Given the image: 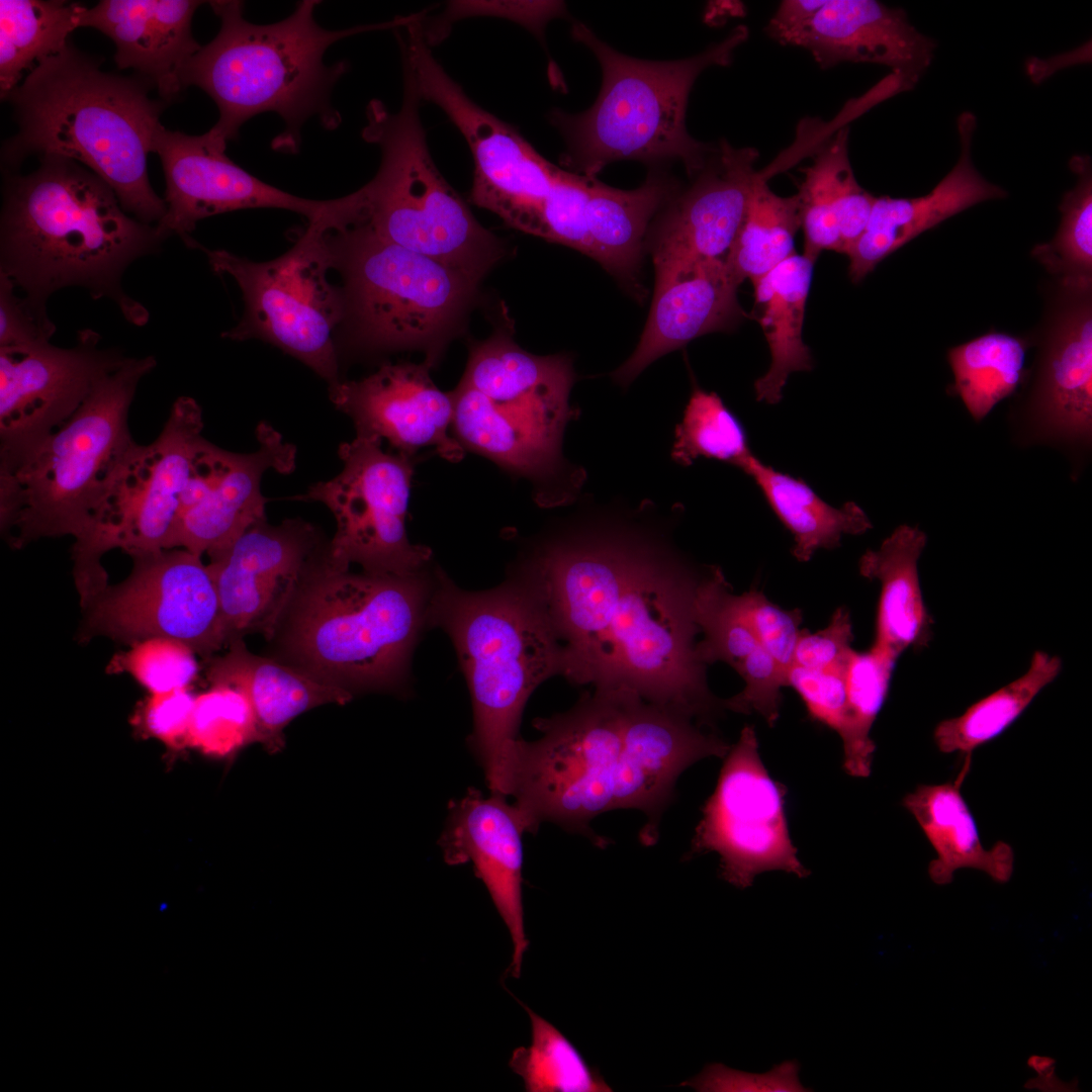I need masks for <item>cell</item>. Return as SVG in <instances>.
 Returning a JSON list of instances; mask_svg holds the SVG:
<instances>
[{
  "instance_id": "18",
  "label": "cell",
  "mask_w": 1092,
  "mask_h": 1092,
  "mask_svg": "<svg viewBox=\"0 0 1092 1092\" xmlns=\"http://www.w3.org/2000/svg\"><path fill=\"white\" fill-rule=\"evenodd\" d=\"M713 794L702 809L691 844V855L716 852L721 877L747 888L767 871H785L805 878L790 836L787 788L764 766L755 729L745 725L730 747Z\"/></svg>"
},
{
  "instance_id": "9",
  "label": "cell",
  "mask_w": 1092,
  "mask_h": 1092,
  "mask_svg": "<svg viewBox=\"0 0 1092 1092\" xmlns=\"http://www.w3.org/2000/svg\"><path fill=\"white\" fill-rule=\"evenodd\" d=\"M422 102L405 71L397 112L380 100L369 102L362 136L379 147L381 162L373 179L358 190L357 223L479 281L502 259L503 244L477 221L436 167L420 116Z\"/></svg>"
},
{
  "instance_id": "47",
  "label": "cell",
  "mask_w": 1092,
  "mask_h": 1092,
  "mask_svg": "<svg viewBox=\"0 0 1092 1092\" xmlns=\"http://www.w3.org/2000/svg\"><path fill=\"white\" fill-rule=\"evenodd\" d=\"M751 454L743 425L721 397L694 387L675 429L672 460L689 466L699 457H705L739 468Z\"/></svg>"
},
{
  "instance_id": "38",
  "label": "cell",
  "mask_w": 1092,
  "mask_h": 1092,
  "mask_svg": "<svg viewBox=\"0 0 1092 1092\" xmlns=\"http://www.w3.org/2000/svg\"><path fill=\"white\" fill-rule=\"evenodd\" d=\"M753 479L768 506L792 534L793 556L808 562L821 549L833 550L845 535H861L873 525L854 502L835 508L802 478L778 471L751 454L739 467Z\"/></svg>"
},
{
  "instance_id": "28",
  "label": "cell",
  "mask_w": 1092,
  "mask_h": 1092,
  "mask_svg": "<svg viewBox=\"0 0 1092 1092\" xmlns=\"http://www.w3.org/2000/svg\"><path fill=\"white\" fill-rule=\"evenodd\" d=\"M195 0H102L84 7L80 27H92L114 42L119 69L149 80L165 103L183 90V72L201 46L192 34Z\"/></svg>"
},
{
  "instance_id": "25",
  "label": "cell",
  "mask_w": 1092,
  "mask_h": 1092,
  "mask_svg": "<svg viewBox=\"0 0 1092 1092\" xmlns=\"http://www.w3.org/2000/svg\"><path fill=\"white\" fill-rule=\"evenodd\" d=\"M506 798L469 789L452 801L439 845L447 863L473 864L510 932V972L518 978L529 945L522 903V836L529 831L519 809Z\"/></svg>"
},
{
  "instance_id": "3",
  "label": "cell",
  "mask_w": 1092,
  "mask_h": 1092,
  "mask_svg": "<svg viewBox=\"0 0 1092 1092\" xmlns=\"http://www.w3.org/2000/svg\"><path fill=\"white\" fill-rule=\"evenodd\" d=\"M100 59L71 42L39 63L7 96L17 131L4 142V172L31 156L74 160L99 176L122 208L156 224L166 203L151 186L147 158L166 103L152 83L101 69Z\"/></svg>"
},
{
  "instance_id": "46",
  "label": "cell",
  "mask_w": 1092,
  "mask_h": 1092,
  "mask_svg": "<svg viewBox=\"0 0 1092 1092\" xmlns=\"http://www.w3.org/2000/svg\"><path fill=\"white\" fill-rule=\"evenodd\" d=\"M1070 168L1077 183L1059 206L1062 218L1056 236L1036 245L1031 256L1058 279H1092V167L1088 156H1074Z\"/></svg>"
},
{
  "instance_id": "27",
  "label": "cell",
  "mask_w": 1092,
  "mask_h": 1092,
  "mask_svg": "<svg viewBox=\"0 0 1092 1092\" xmlns=\"http://www.w3.org/2000/svg\"><path fill=\"white\" fill-rule=\"evenodd\" d=\"M789 46L808 51L821 69L844 63L885 66L911 89L936 48L901 8L876 0H827Z\"/></svg>"
},
{
  "instance_id": "23",
  "label": "cell",
  "mask_w": 1092,
  "mask_h": 1092,
  "mask_svg": "<svg viewBox=\"0 0 1092 1092\" xmlns=\"http://www.w3.org/2000/svg\"><path fill=\"white\" fill-rule=\"evenodd\" d=\"M431 367L426 361L386 363L367 377L330 387V398L352 419L356 435L386 439L408 456L433 446L443 459L458 462L465 449L449 433L453 395L435 385Z\"/></svg>"
},
{
  "instance_id": "52",
  "label": "cell",
  "mask_w": 1092,
  "mask_h": 1092,
  "mask_svg": "<svg viewBox=\"0 0 1092 1092\" xmlns=\"http://www.w3.org/2000/svg\"><path fill=\"white\" fill-rule=\"evenodd\" d=\"M787 687L803 701L811 720L836 732L843 741L848 731L845 666L808 669L793 665L787 672Z\"/></svg>"
},
{
  "instance_id": "15",
  "label": "cell",
  "mask_w": 1092,
  "mask_h": 1092,
  "mask_svg": "<svg viewBox=\"0 0 1092 1092\" xmlns=\"http://www.w3.org/2000/svg\"><path fill=\"white\" fill-rule=\"evenodd\" d=\"M1027 338L1036 353L1009 415L1015 443L1059 447L1081 468L1092 444V279L1054 278Z\"/></svg>"
},
{
  "instance_id": "19",
  "label": "cell",
  "mask_w": 1092,
  "mask_h": 1092,
  "mask_svg": "<svg viewBox=\"0 0 1092 1092\" xmlns=\"http://www.w3.org/2000/svg\"><path fill=\"white\" fill-rule=\"evenodd\" d=\"M226 141L209 129L200 135L157 127L152 153L159 156L166 182V213L155 224L165 241L178 235L190 248L196 223L208 216L249 208L296 212L308 223L340 226L350 210L348 196L312 200L278 189L245 171L225 154Z\"/></svg>"
},
{
  "instance_id": "57",
  "label": "cell",
  "mask_w": 1092,
  "mask_h": 1092,
  "mask_svg": "<svg viewBox=\"0 0 1092 1092\" xmlns=\"http://www.w3.org/2000/svg\"><path fill=\"white\" fill-rule=\"evenodd\" d=\"M496 6L497 8L493 2H453L448 6L445 21L452 16L457 19L460 15H499L525 25L537 36H541L549 20L565 13V6L560 2H500V5Z\"/></svg>"
},
{
  "instance_id": "32",
  "label": "cell",
  "mask_w": 1092,
  "mask_h": 1092,
  "mask_svg": "<svg viewBox=\"0 0 1092 1092\" xmlns=\"http://www.w3.org/2000/svg\"><path fill=\"white\" fill-rule=\"evenodd\" d=\"M209 669L213 686L240 693L248 702L258 741L271 752L283 746L284 728L300 714L326 704L345 705L353 696L303 670L249 651L241 638Z\"/></svg>"
},
{
  "instance_id": "21",
  "label": "cell",
  "mask_w": 1092,
  "mask_h": 1092,
  "mask_svg": "<svg viewBox=\"0 0 1092 1092\" xmlns=\"http://www.w3.org/2000/svg\"><path fill=\"white\" fill-rule=\"evenodd\" d=\"M454 437L465 450L530 480L535 493L562 485L572 466L562 457L563 431L575 412L569 396L490 400L459 382L452 391Z\"/></svg>"
},
{
  "instance_id": "29",
  "label": "cell",
  "mask_w": 1092,
  "mask_h": 1092,
  "mask_svg": "<svg viewBox=\"0 0 1092 1092\" xmlns=\"http://www.w3.org/2000/svg\"><path fill=\"white\" fill-rule=\"evenodd\" d=\"M976 124L972 112L958 117L960 158L929 193L910 198L876 197L864 232L846 254L853 282L861 281L885 258L945 219L978 203L1007 196L973 164L971 145Z\"/></svg>"
},
{
  "instance_id": "34",
  "label": "cell",
  "mask_w": 1092,
  "mask_h": 1092,
  "mask_svg": "<svg viewBox=\"0 0 1092 1092\" xmlns=\"http://www.w3.org/2000/svg\"><path fill=\"white\" fill-rule=\"evenodd\" d=\"M927 543L916 526L900 525L879 549L858 561L861 576L878 580L879 596L873 645L898 658L906 649L920 650L932 638V618L923 600L918 561Z\"/></svg>"
},
{
  "instance_id": "41",
  "label": "cell",
  "mask_w": 1092,
  "mask_h": 1092,
  "mask_svg": "<svg viewBox=\"0 0 1092 1092\" xmlns=\"http://www.w3.org/2000/svg\"><path fill=\"white\" fill-rule=\"evenodd\" d=\"M1027 337L990 331L947 351L953 374L951 395L961 398L975 422H981L994 406L1012 395L1026 379Z\"/></svg>"
},
{
  "instance_id": "14",
  "label": "cell",
  "mask_w": 1092,
  "mask_h": 1092,
  "mask_svg": "<svg viewBox=\"0 0 1092 1092\" xmlns=\"http://www.w3.org/2000/svg\"><path fill=\"white\" fill-rule=\"evenodd\" d=\"M424 19L425 12L416 13L397 28L403 70L422 101L440 107L465 139L474 162L470 201L516 230L541 237L544 201L560 168L467 96L433 56Z\"/></svg>"
},
{
  "instance_id": "22",
  "label": "cell",
  "mask_w": 1092,
  "mask_h": 1092,
  "mask_svg": "<svg viewBox=\"0 0 1092 1092\" xmlns=\"http://www.w3.org/2000/svg\"><path fill=\"white\" fill-rule=\"evenodd\" d=\"M314 532L299 520L250 527L207 564L228 642L249 631L272 633L312 562Z\"/></svg>"
},
{
  "instance_id": "56",
  "label": "cell",
  "mask_w": 1092,
  "mask_h": 1092,
  "mask_svg": "<svg viewBox=\"0 0 1092 1092\" xmlns=\"http://www.w3.org/2000/svg\"><path fill=\"white\" fill-rule=\"evenodd\" d=\"M797 1073L798 1066L796 1063L787 1062L770 1073L760 1075L759 1078L753 1081L751 1079L752 1075L751 1078H748V1074H744L746 1080H743L739 1072L720 1065H714L682 1085L703 1091L756 1090L757 1088L762 1090L804 1091V1087L798 1081Z\"/></svg>"
},
{
  "instance_id": "5",
  "label": "cell",
  "mask_w": 1092,
  "mask_h": 1092,
  "mask_svg": "<svg viewBox=\"0 0 1092 1092\" xmlns=\"http://www.w3.org/2000/svg\"><path fill=\"white\" fill-rule=\"evenodd\" d=\"M220 19L216 36L187 64L184 89L197 86L215 102L219 117L210 128L226 142L241 126L263 112H276L285 123L273 148L295 153L304 122L316 116L327 129H335L341 115L331 94L348 70L344 61L328 66L327 50L336 41L381 29H397L411 16L358 25L341 30L322 27L314 18L321 3L303 0L283 20L255 24L244 17V4L235 0L209 1Z\"/></svg>"
},
{
  "instance_id": "10",
  "label": "cell",
  "mask_w": 1092,
  "mask_h": 1092,
  "mask_svg": "<svg viewBox=\"0 0 1092 1092\" xmlns=\"http://www.w3.org/2000/svg\"><path fill=\"white\" fill-rule=\"evenodd\" d=\"M634 695L595 690L567 712L534 721L541 736L519 741L511 790L530 833L552 822L606 846L590 822L624 809L631 772L625 728Z\"/></svg>"
},
{
  "instance_id": "40",
  "label": "cell",
  "mask_w": 1092,
  "mask_h": 1092,
  "mask_svg": "<svg viewBox=\"0 0 1092 1092\" xmlns=\"http://www.w3.org/2000/svg\"><path fill=\"white\" fill-rule=\"evenodd\" d=\"M85 6L63 0L0 1V94L7 96L42 61L58 55L80 27Z\"/></svg>"
},
{
  "instance_id": "26",
  "label": "cell",
  "mask_w": 1092,
  "mask_h": 1092,
  "mask_svg": "<svg viewBox=\"0 0 1092 1092\" xmlns=\"http://www.w3.org/2000/svg\"><path fill=\"white\" fill-rule=\"evenodd\" d=\"M758 151L716 143L692 185L660 218L653 257L725 261L742 225Z\"/></svg>"
},
{
  "instance_id": "51",
  "label": "cell",
  "mask_w": 1092,
  "mask_h": 1092,
  "mask_svg": "<svg viewBox=\"0 0 1092 1092\" xmlns=\"http://www.w3.org/2000/svg\"><path fill=\"white\" fill-rule=\"evenodd\" d=\"M192 650L161 637L134 642L123 656L122 667L152 694L184 689L194 674Z\"/></svg>"
},
{
  "instance_id": "45",
  "label": "cell",
  "mask_w": 1092,
  "mask_h": 1092,
  "mask_svg": "<svg viewBox=\"0 0 1092 1092\" xmlns=\"http://www.w3.org/2000/svg\"><path fill=\"white\" fill-rule=\"evenodd\" d=\"M898 658L872 645L851 650L845 665L848 731L843 745V767L856 778L871 775L876 744L873 725L888 697Z\"/></svg>"
},
{
  "instance_id": "1",
  "label": "cell",
  "mask_w": 1092,
  "mask_h": 1092,
  "mask_svg": "<svg viewBox=\"0 0 1092 1092\" xmlns=\"http://www.w3.org/2000/svg\"><path fill=\"white\" fill-rule=\"evenodd\" d=\"M639 513L592 515L520 566L562 644V676L632 691L712 728L725 709L696 654V601L709 566L693 564Z\"/></svg>"
},
{
  "instance_id": "42",
  "label": "cell",
  "mask_w": 1092,
  "mask_h": 1092,
  "mask_svg": "<svg viewBox=\"0 0 1092 1092\" xmlns=\"http://www.w3.org/2000/svg\"><path fill=\"white\" fill-rule=\"evenodd\" d=\"M1061 669L1059 656L1035 651L1021 676L974 703L960 716L940 721L933 731L937 748L943 753L971 756L975 749L1009 728Z\"/></svg>"
},
{
  "instance_id": "30",
  "label": "cell",
  "mask_w": 1092,
  "mask_h": 1092,
  "mask_svg": "<svg viewBox=\"0 0 1092 1092\" xmlns=\"http://www.w3.org/2000/svg\"><path fill=\"white\" fill-rule=\"evenodd\" d=\"M259 447L230 452L226 463L203 498L179 519L174 548L210 558L228 549L253 525L266 520L261 492L264 473L287 474L295 468L296 450L266 423L257 427Z\"/></svg>"
},
{
  "instance_id": "12",
  "label": "cell",
  "mask_w": 1092,
  "mask_h": 1092,
  "mask_svg": "<svg viewBox=\"0 0 1092 1092\" xmlns=\"http://www.w3.org/2000/svg\"><path fill=\"white\" fill-rule=\"evenodd\" d=\"M199 404L181 396L157 439L133 443L98 502L87 534L72 548L81 595L107 584L102 556L119 548L131 557L174 548L182 496L205 440Z\"/></svg>"
},
{
  "instance_id": "54",
  "label": "cell",
  "mask_w": 1092,
  "mask_h": 1092,
  "mask_svg": "<svg viewBox=\"0 0 1092 1092\" xmlns=\"http://www.w3.org/2000/svg\"><path fill=\"white\" fill-rule=\"evenodd\" d=\"M853 638L850 613L845 607H838L825 628L816 632L801 630L793 665L808 669L844 667L853 649Z\"/></svg>"
},
{
  "instance_id": "7",
  "label": "cell",
  "mask_w": 1092,
  "mask_h": 1092,
  "mask_svg": "<svg viewBox=\"0 0 1092 1092\" xmlns=\"http://www.w3.org/2000/svg\"><path fill=\"white\" fill-rule=\"evenodd\" d=\"M571 35L594 53L602 68L603 82L597 100L587 110L575 114L551 111L549 120L566 144L561 164L573 173L596 178L617 161H679L694 177L715 144L699 142L687 130L690 92L703 71L731 64L735 51L748 38V28L738 25L704 52L675 61H646L623 55L578 21L573 23Z\"/></svg>"
},
{
  "instance_id": "13",
  "label": "cell",
  "mask_w": 1092,
  "mask_h": 1092,
  "mask_svg": "<svg viewBox=\"0 0 1092 1092\" xmlns=\"http://www.w3.org/2000/svg\"><path fill=\"white\" fill-rule=\"evenodd\" d=\"M328 231L326 222L307 223L292 248L267 262L197 247L213 272L233 277L243 294L244 314L222 337L270 343L332 387L341 381L333 332L344 321L345 305L342 290L328 279L333 268Z\"/></svg>"
},
{
  "instance_id": "53",
  "label": "cell",
  "mask_w": 1092,
  "mask_h": 1092,
  "mask_svg": "<svg viewBox=\"0 0 1092 1092\" xmlns=\"http://www.w3.org/2000/svg\"><path fill=\"white\" fill-rule=\"evenodd\" d=\"M11 280L0 273V348H26L49 343L56 332L47 308L14 292Z\"/></svg>"
},
{
  "instance_id": "4",
  "label": "cell",
  "mask_w": 1092,
  "mask_h": 1092,
  "mask_svg": "<svg viewBox=\"0 0 1092 1092\" xmlns=\"http://www.w3.org/2000/svg\"><path fill=\"white\" fill-rule=\"evenodd\" d=\"M428 626L451 639L473 708L470 747L490 793L510 796L520 723L544 680L563 673V647L535 584L519 567L487 590L459 587L440 567Z\"/></svg>"
},
{
  "instance_id": "8",
  "label": "cell",
  "mask_w": 1092,
  "mask_h": 1092,
  "mask_svg": "<svg viewBox=\"0 0 1092 1092\" xmlns=\"http://www.w3.org/2000/svg\"><path fill=\"white\" fill-rule=\"evenodd\" d=\"M153 356L128 357L73 417L18 462L0 466V520L11 544L58 536L81 540L116 469L133 445L128 412Z\"/></svg>"
},
{
  "instance_id": "31",
  "label": "cell",
  "mask_w": 1092,
  "mask_h": 1092,
  "mask_svg": "<svg viewBox=\"0 0 1092 1092\" xmlns=\"http://www.w3.org/2000/svg\"><path fill=\"white\" fill-rule=\"evenodd\" d=\"M730 583L722 569L709 565L699 587L696 619L702 639L698 659L706 666L718 661L730 665L743 679L737 695L723 700L725 710L760 715L769 726L780 717L782 689L787 677L729 601Z\"/></svg>"
},
{
  "instance_id": "11",
  "label": "cell",
  "mask_w": 1092,
  "mask_h": 1092,
  "mask_svg": "<svg viewBox=\"0 0 1092 1092\" xmlns=\"http://www.w3.org/2000/svg\"><path fill=\"white\" fill-rule=\"evenodd\" d=\"M327 241L344 279L343 322L352 339L370 350H425L433 366L478 281L363 223L328 231Z\"/></svg>"
},
{
  "instance_id": "55",
  "label": "cell",
  "mask_w": 1092,
  "mask_h": 1092,
  "mask_svg": "<svg viewBox=\"0 0 1092 1092\" xmlns=\"http://www.w3.org/2000/svg\"><path fill=\"white\" fill-rule=\"evenodd\" d=\"M195 699L184 689L152 694L144 710L149 732L165 744L178 748L189 745V731Z\"/></svg>"
},
{
  "instance_id": "2",
  "label": "cell",
  "mask_w": 1092,
  "mask_h": 1092,
  "mask_svg": "<svg viewBox=\"0 0 1092 1092\" xmlns=\"http://www.w3.org/2000/svg\"><path fill=\"white\" fill-rule=\"evenodd\" d=\"M0 216V273L34 304L66 287L111 299L129 323L143 326L147 308L121 281L135 260L164 241L120 205L114 191L80 163L39 157L33 172H4Z\"/></svg>"
},
{
  "instance_id": "50",
  "label": "cell",
  "mask_w": 1092,
  "mask_h": 1092,
  "mask_svg": "<svg viewBox=\"0 0 1092 1092\" xmlns=\"http://www.w3.org/2000/svg\"><path fill=\"white\" fill-rule=\"evenodd\" d=\"M733 609L754 633L763 648L771 655L787 677L793 665L798 637L801 632V609L786 610L772 603L759 589L751 588L741 595L729 593Z\"/></svg>"
},
{
  "instance_id": "39",
  "label": "cell",
  "mask_w": 1092,
  "mask_h": 1092,
  "mask_svg": "<svg viewBox=\"0 0 1092 1092\" xmlns=\"http://www.w3.org/2000/svg\"><path fill=\"white\" fill-rule=\"evenodd\" d=\"M460 381L495 401L569 396L574 372L568 356L534 355L499 331L470 348Z\"/></svg>"
},
{
  "instance_id": "48",
  "label": "cell",
  "mask_w": 1092,
  "mask_h": 1092,
  "mask_svg": "<svg viewBox=\"0 0 1092 1092\" xmlns=\"http://www.w3.org/2000/svg\"><path fill=\"white\" fill-rule=\"evenodd\" d=\"M254 741H258L254 717L240 693L213 686L212 691L195 699L190 746L207 755L221 757Z\"/></svg>"
},
{
  "instance_id": "20",
  "label": "cell",
  "mask_w": 1092,
  "mask_h": 1092,
  "mask_svg": "<svg viewBox=\"0 0 1092 1092\" xmlns=\"http://www.w3.org/2000/svg\"><path fill=\"white\" fill-rule=\"evenodd\" d=\"M91 329L75 346L0 348V466L12 465L64 426L97 384L128 358L101 348Z\"/></svg>"
},
{
  "instance_id": "44",
  "label": "cell",
  "mask_w": 1092,
  "mask_h": 1092,
  "mask_svg": "<svg viewBox=\"0 0 1092 1092\" xmlns=\"http://www.w3.org/2000/svg\"><path fill=\"white\" fill-rule=\"evenodd\" d=\"M531 1021V1043L516 1049L509 1066L528 1092L612 1091L600 1073L553 1024L524 1005Z\"/></svg>"
},
{
  "instance_id": "37",
  "label": "cell",
  "mask_w": 1092,
  "mask_h": 1092,
  "mask_svg": "<svg viewBox=\"0 0 1092 1092\" xmlns=\"http://www.w3.org/2000/svg\"><path fill=\"white\" fill-rule=\"evenodd\" d=\"M675 188V182L655 168L633 190L612 188L595 178L586 206L590 258L622 281L635 283L647 226Z\"/></svg>"
},
{
  "instance_id": "17",
  "label": "cell",
  "mask_w": 1092,
  "mask_h": 1092,
  "mask_svg": "<svg viewBox=\"0 0 1092 1092\" xmlns=\"http://www.w3.org/2000/svg\"><path fill=\"white\" fill-rule=\"evenodd\" d=\"M131 558L125 580L107 584L83 607L85 637L168 638L201 654L229 643L215 582L201 556L173 548Z\"/></svg>"
},
{
  "instance_id": "24",
  "label": "cell",
  "mask_w": 1092,
  "mask_h": 1092,
  "mask_svg": "<svg viewBox=\"0 0 1092 1092\" xmlns=\"http://www.w3.org/2000/svg\"><path fill=\"white\" fill-rule=\"evenodd\" d=\"M655 286L649 315L632 355L612 373L627 386L661 356L703 335L735 328L745 316L739 282L725 261L653 257Z\"/></svg>"
},
{
  "instance_id": "6",
  "label": "cell",
  "mask_w": 1092,
  "mask_h": 1092,
  "mask_svg": "<svg viewBox=\"0 0 1092 1092\" xmlns=\"http://www.w3.org/2000/svg\"><path fill=\"white\" fill-rule=\"evenodd\" d=\"M428 568L355 573L326 556L312 561L281 618L288 664L352 696L402 688L428 627L434 584Z\"/></svg>"
},
{
  "instance_id": "33",
  "label": "cell",
  "mask_w": 1092,
  "mask_h": 1092,
  "mask_svg": "<svg viewBox=\"0 0 1092 1092\" xmlns=\"http://www.w3.org/2000/svg\"><path fill=\"white\" fill-rule=\"evenodd\" d=\"M797 193L804 255L816 261L823 251L847 254L868 224L876 197L857 182L848 156V128L816 151L801 170Z\"/></svg>"
},
{
  "instance_id": "35",
  "label": "cell",
  "mask_w": 1092,
  "mask_h": 1092,
  "mask_svg": "<svg viewBox=\"0 0 1092 1092\" xmlns=\"http://www.w3.org/2000/svg\"><path fill=\"white\" fill-rule=\"evenodd\" d=\"M970 765L971 758L956 780L919 785L902 800L936 852L928 875L939 886L951 883L954 872L961 869L982 871L997 883H1007L1013 874L1011 845L998 841L989 849L983 846L975 818L961 793Z\"/></svg>"
},
{
  "instance_id": "58",
  "label": "cell",
  "mask_w": 1092,
  "mask_h": 1092,
  "mask_svg": "<svg viewBox=\"0 0 1092 1092\" xmlns=\"http://www.w3.org/2000/svg\"><path fill=\"white\" fill-rule=\"evenodd\" d=\"M826 1H782L764 28L766 34L781 44L789 46L791 39L810 23Z\"/></svg>"
},
{
  "instance_id": "49",
  "label": "cell",
  "mask_w": 1092,
  "mask_h": 1092,
  "mask_svg": "<svg viewBox=\"0 0 1092 1092\" xmlns=\"http://www.w3.org/2000/svg\"><path fill=\"white\" fill-rule=\"evenodd\" d=\"M594 179L559 169L544 201L541 238L590 257L586 206Z\"/></svg>"
},
{
  "instance_id": "16",
  "label": "cell",
  "mask_w": 1092,
  "mask_h": 1092,
  "mask_svg": "<svg viewBox=\"0 0 1092 1092\" xmlns=\"http://www.w3.org/2000/svg\"><path fill=\"white\" fill-rule=\"evenodd\" d=\"M381 439L356 435L342 443V471L308 487L296 500L320 502L336 520V533L325 554L342 570L358 564L363 571L405 575L429 567L432 550L413 544L405 518L415 459L387 453Z\"/></svg>"
},
{
  "instance_id": "43",
  "label": "cell",
  "mask_w": 1092,
  "mask_h": 1092,
  "mask_svg": "<svg viewBox=\"0 0 1092 1092\" xmlns=\"http://www.w3.org/2000/svg\"><path fill=\"white\" fill-rule=\"evenodd\" d=\"M766 181L758 171L742 225L726 259L739 283L746 279L754 282L796 253L795 238L801 229L798 196L778 195Z\"/></svg>"
},
{
  "instance_id": "36",
  "label": "cell",
  "mask_w": 1092,
  "mask_h": 1092,
  "mask_svg": "<svg viewBox=\"0 0 1092 1092\" xmlns=\"http://www.w3.org/2000/svg\"><path fill=\"white\" fill-rule=\"evenodd\" d=\"M814 263L796 252L752 282L757 320L770 353L769 368L754 382L758 401L779 403L790 375L813 369L803 326Z\"/></svg>"
}]
</instances>
